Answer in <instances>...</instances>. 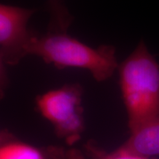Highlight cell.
I'll use <instances>...</instances> for the list:
<instances>
[{"label":"cell","mask_w":159,"mask_h":159,"mask_svg":"<svg viewBox=\"0 0 159 159\" xmlns=\"http://www.w3.org/2000/svg\"><path fill=\"white\" fill-rule=\"evenodd\" d=\"M36 9L11 5H0V61L5 65L15 66L28 55V47L35 32L27 23Z\"/></svg>","instance_id":"4"},{"label":"cell","mask_w":159,"mask_h":159,"mask_svg":"<svg viewBox=\"0 0 159 159\" xmlns=\"http://www.w3.org/2000/svg\"><path fill=\"white\" fill-rule=\"evenodd\" d=\"M82 86L78 83L65 85L39 95L38 110L52 123L55 134L72 145L80 140L84 130Z\"/></svg>","instance_id":"3"},{"label":"cell","mask_w":159,"mask_h":159,"mask_svg":"<svg viewBox=\"0 0 159 159\" xmlns=\"http://www.w3.org/2000/svg\"><path fill=\"white\" fill-rule=\"evenodd\" d=\"M46 10L49 16L47 33H67L74 16L66 5L65 0H47Z\"/></svg>","instance_id":"7"},{"label":"cell","mask_w":159,"mask_h":159,"mask_svg":"<svg viewBox=\"0 0 159 159\" xmlns=\"http://www.w3.org/2000/svg\"><path fill=\"white\" fill-rule=\"evenodd\" d=\"M2 137L4 142L0 148V159H47L42 150L11 138L8 133H3Z\"/></svg>","instance_id":"6"},{"label":"cell","mask_w":159,"mask_h":159,"mask_svg":"<svg viewBox=\"0 0 159 159\" xmlns=\"http://www.w3.org/2000/svg\"><path fill=\"white\" fill-rule=\"evenodd\" d=\"M120 148L147 158L159 156V116L130 131L128 140Z\"/></svg>","instance_id":"5"},{"label":"cell","mask_w":159,"mask_h":159,"mask_svg":"<svg viewBox=\"0 0 159 159\" xmlns=\"http://www.w3.org/2000/svg\"><path fill=\"white\" fill-rule=\"evenodd\" d=\"M130 131L159 116V63L143 40L118 66Z\"/></svg>","instance_id":"1"},{"label":"cell","mask_w":159,"mask_h":159,"mask_svg":"<svg viewBox=\"0 0 159 159\" xmlns=\"http://www.w3.org/2000/svg\"><path fill=\"white\" fill-rule=\"evenodd\" d=\"M27 52L28 55L39 56L58 69L66 67L87 69L98 82L110 78L119 66L114 46L91 48L67 33H35Z\"/></svg>","instance_id":"2"},{"label":"cell","mask_w":159,"mask_h":159,"mask_svg":"<svg viewBox=\"0 0 159 159\" xmlns=\"http://www.w3.org/2000/svg\"><path fill=\"white\" fill-rule=\"evenodd\" d=\"M86 150L91 159H149V158L131 153L120 147L113 152H106L97 148L92 142H89Z\"/></svg>","instance_id":"8"},{"label":"cell","mask_w":159,"mask_h":159,"mask_svg":"<svg viewBox=\"0 0 159 159\" xmlns=\"http://www.w3.org/2000/svg\"><path fill=\"white\" fill-rule=\"evenodd\" d=\"M64 159H85V157L79 150L71 148L66 152Z\"/></svg>","instance_id":"9"}]
</instances>
